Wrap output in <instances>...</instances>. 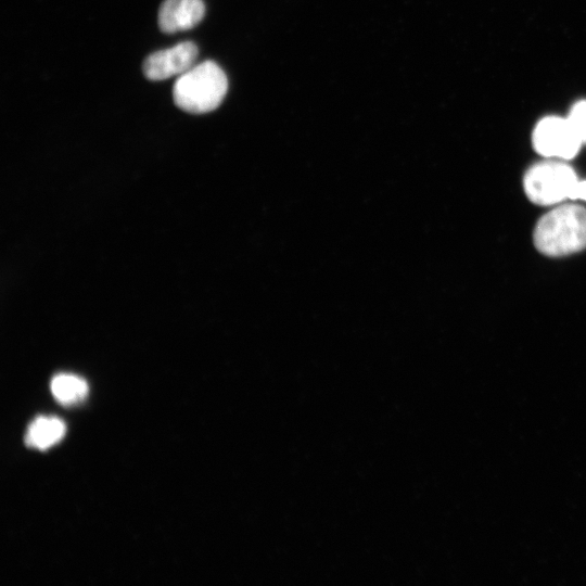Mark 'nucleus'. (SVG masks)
I'll use <instances>...</instances> for the list:
<instances>
[{
	"label": "nucleus",
	"mask_w": 586,
	"mask_h": 586,
	"mask_svg": "<svg viewBox=\"0 0 586 586\" xmlns=\"http://www.w3.org/2000/svg\"><path fill=\"white\" fill-rule=\"evenodd\" d=\"M577 182L571 166L555 161L535 164L523 179L527 198L539 205H551L572 199Z\"/></svg>",
	"instance_id": "obj_3"
},
{
	"label": "nucleus",
	"mask_w": 586,
	"mask_h": 586,
	"mask_svg": "<svg viewBox=\"0 0 586 586\" xmlns=\"http://www.w3.org/2000/svg\"><path fill=\"white\" fill-rule=\"evenodd\" d=\"M65 433L64 423L54 417H39L29 425L25 442L41 450L58 443Z\"/></svg>",
	"instance_id": "obj_7"
},
{
	"label": "nucleus",
	"mask_w": 586,
	"mask_h": 586,
	"mask_svg": "<svg viewBox=\"0 0 586 586\" xmlns=\"http://www.w3.org/2000/svg\"><path fill=\"white\" fill-rule=\"evenodd\" d=\"M228 90V79L213 61L193 65L181 74L173 87L175 104L192 114H204L217 109Z\"/></svg>",
	"instance_id": "obj_2"
},
{
	"label": "nucleus",
	"mask_w": 586,
	"mask_h": 586,
	"mask_svg": "<svg viewBox=\"0 0 586 586\" xmlns=\"http://www.w3.org/2000/svg\"><path fill=\"white\" fill-rule=\"evenodd\" d=\"M573 200H583L586 201V180L579 181L576 183L575 189L572 194Z\"/></svg>",
	"instance_id": "obj_10"
},
{
	"label": "nucleus",
	"mask_w": 586,
	"mask_h": 586,
	"mask_svg": "<svg viewBox=\"0 0 586 586\" xmlns=\"http://www.w3.org/2000/svg\"><path fill=\"white\" fill-rule=\"evenodd\" d=\"M568 118L582 142H586V101L577 102Z\"/></svg>",
	"instance_id": "obj_9"
},
{
	"label": "nucleus",
	"mask_w": 586,
	"mask_h": 586,
	"mask_svg": "<svg viewBox=\"0 0 586 586\" xmlns=\"http://www.w3.org/2000/svg\"><path fill=\"white\" fill-rule=\"evenodd\" d=\"M536 249L548 256H562L586 247V208L575 204L556 207L534 229Z\"/></svg>",
	"instance_id": "obj_1"
},
{
	"label": "nucleus",
	"mask_w": 586,
	"mask_h": 586,
	"mask_svg": "<svg viewBox=\"0 0 586 586\" xmlns=\"http://www.w3.org/2000/svg\"><path fill=\"white\" fill-rule=\"evenodd\" d=\"M50 386L54 398L63 405L80 402L88 392V385L85 380L68 373L55 375Z\"/></svg>",
	"instance_id": "obj_8"
},
{
	"label": "nucleus",
	"mask_w": 586,
	"mask_h": 586,
	"mask_svg": "<svg viewBox=\"0 0 586 586\" xmlns=\"http://www.w3.org/2000/svg\"><path fill=\"white\" fill-rule=\"evenodd\" d=\"M199 50L192 41L180 42L169 49L156 51L146 56L142 71L150 80H163L181 75L190 69Z\"/></svg>",
	"instance_id": "obj_5"
},
{
	"label": "nucleus",
	"mask_w": 586,
	"mask_h": 586,
	"mask_svg": "<svg viewBox=\"0 0 586 586\" xmlns=\"http://www.w3.org/2000/svg\"><path fill=\"white\" fill-rule=\"evenodd\" d=\"M533 145L546 157L573 158L583 143L569 118L550 116L543 118L533 131Z\"/></svg>",
	"instance_id": "obj_4"
},
{
	"label": "nucleus",
	"mask_w": 586,
	"mask_h": 586,
	"mask_svg": "<svg viewBox=\"0 0 586 586\" xmlns=\"http://www.w3.org/2000/svg\"><path fill=\"white\" fill-rule=\"evenodd\" d=\"M204 14L202 0H165L160 7L157 22L163 33L173 34L195 27Z\"/></svg>",
	"instance_id": "obj_6"
}]
</instances>
